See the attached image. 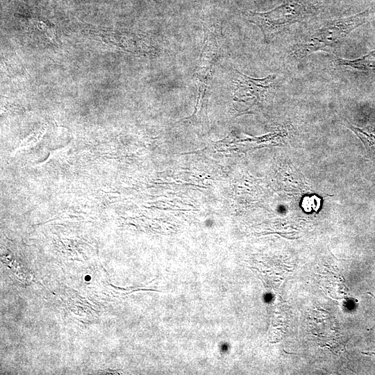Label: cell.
<instances>
[{
	"mask_svg": "<svg viewBox=\"0 0 375 375\" xmlns=\"http://www.w3.org/2000/svg\"><path fill=\"white\" fill-rule=\"evenodd\" d=\"M369 15L370 10L367 9L349 17L328 22L315 33L296 44L292 55L301 59L319 51H333L349 33L365 24Z\"/></svg>",
	"mask_w": 375,
	"mask_h": 375,
	"instance_id": "6da1fadb",
	"label": "cell"
},
{
	"mask_svg": "<svg viewBox=\"0 0 375 375\" xmlns=\"http://www.w3.org/2000/svg\"><path fill=\"white\" fill-rule=\"evenodd\" d=\"M309 14L310 9L304 3L288 0L271 10L248 11L246 15L250 22L259 27L268 43L285 28L303 20Z\"/></svg>",
	"mask_w": 375,
	"mask_h": 375,
	"instance_id": "7a4b0ae2",
	"label": "cell"
},
{
	"mask_svg": "<svg viewBox=\"0 0 375 375\" xmlns=\"http://www.w3.org/2000/svg\"><path fill=\"white\" fill-rule=\"evenodd\" d=\"M233 101L242 113L249 112L253 108L260 106L276 88V74L256 78L235 69Z\"/></svg>",
	"mask_w": 375,
	"mask_h": 375,
	"instance_id": "3957f363",
	"label": "cell"
},
{
	"mask_svg": "<svg viewBox=\"0 0 375 375\" xmlns=\"http://www.w3.org/2000/svg\"><path fill=\"white\" fill-rule=\"evenodd\" d=\"M334 63L337 66L350 68L360 72H375V49L366 55L354 60H346L337 58L334 60Z\"/></svg>",
	"mask_w": 375,
	"mask_h": 375,
	"instance_id": "277c9868",
	"label": "cell"
}]
</instances>
